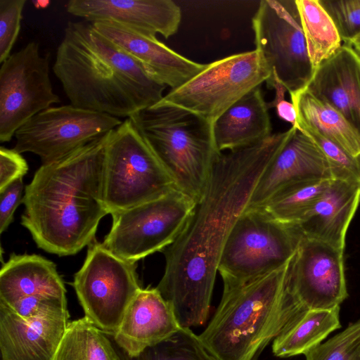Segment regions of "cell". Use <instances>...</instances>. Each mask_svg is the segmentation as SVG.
Here are the masks:
<instances>
[{
  "label": "cell",
  "mask_w": 360,
  "mask_h": 360,
  "mask_svg": "<svg viewBox=\"0 0 360 360\" xmlns=\"http://www.w3.org/2000/svg\"><path fill=\"white\" fill-rule=\"evenodd\" d=\"M28 165L20 153L14 148H0V191L17 179L23 177L28 171Z\"/></svg>",
  "instance_id": "obj_35"
},
{
  "label": "cell",
  "mask_w": 360,
  "mask_h": 360,
  "mask_svg": "<svg viewBox=\"0 0 360 360\" xmlns=\"http://www.w3.org/2000/svg\"><path fill=\"white\" fill-rule=\"evenodd\" d=\"M290 134L259 177L247 208L262 205L277 191L308 179H333L328 162L305 134L291 127Z\"/></svg>",
  "instance_id": "obj_16"
},
{
  "label": "cell",
  "mask_w": 360,
  "mask_h": 360,
  "mask_svg": "<svg viewBox=\"0 0 360 360\" xmlns=\"http://www.w3.org/2000/svg\"><path fill=\"white\" fill-rule=\"evenodd\" d=\"M122 121L71 104L50 107L30 118L14 136V149L39 156L42 164L58 160L105 136Z\"/></svg>",
  "instance_id": "obj_12"
},
{
  "label": "cell",
  "mask_w": 360,
  "mask_h": 360,
  "mask_svg": "<svg viewBox=\"0 0 360 360\" xmlns=\"http://www.w3.org/2000/svg\"><path fill=\"white\" fill-rule=\"evenodd\" d=\"M269 110L260 86L240 98L213 124L217 150L242 148L269 137L272 127Z\"/></svg>",
  "instance_id": "obj_22"
},
{
  "label": "cell",
  "mask_w": 360,
  "mask_h": 360,
  "mask_svg": "<svg viewBox=\"0 0 360 360\" xmlns=\"http://www.w3.org/2000/svg\"><path fill=\"white\" fill-rule=\"evenodd\" d=\"M290 133L288 129L255 144L221 153L185 227L162 251L165 271L156 288L173 308L181 327L206 322L227 238Z\"/></svg>",
  "instance_id": "obj_1"
},
{
  "label": "cell",
  "mask_w": 360,
  "mask_h": 360,
  "mask_svg": "<svg viewBox=\"0 0 360 360\" xmlns=\"http://www.w3.org/2000/svg\"><path fill=\"white\" fill-rule=\"evenodd\" d=\"M359 360H360V359Z\"/></svg>",
  "instance_id": "obj_39"
},
{
  "label": "cell",
  "mask_w": 360,
  "mask_h": 360,
  "mask_svg": "<svg viewBox=\"0 0 360 360\" xmlns=\"http://www.w3.org/2000/svg\"><path fill=\"white\" fill-rule=\"evenodd\" d=\"M340 307L300 312L273 340L274 356L287 358L305 354L341 328Z\"/></svg>",
  "instance_id": "obj_25"
},
{
  "label": "cell",
  "mask_w": 360,
  "mask_h": 360,
  "mask_svg": "<svg viewBox=\"0 0 360 360\" xmlns=\"http://www.w3.org/2000/svg\"><path fill=\"white\" fill-rule=\"evenodd\" d=\"M332 179H308L285 186L261 207L274 218L299 224L321 196Z\"/></svg>",
  "instance_id": "obj_27"
},
{
  "label": "cell",
  "mask_w": 360,
  "mask_h": 360,
  "mask_svg": "<svg viewBox=\"0 0 360 360\" xmlns=\"http://www.w3.org/2000/svg\"><path fill=\"white\" fill-rule=\"evenodd\" d=\"M60 102L49 76V54L36 41L11 54L0 68V141H9L30 118Z\"/></svg>",
  "instance_id": "obj_13"
},
{
  "label": "cell",
  "mask_w": 360,
  "mask_h": 360,
  "mask_svg": "<svg viewBox=\"0 0 360 360\" xmlns=\"http://www.w3.org/2000/svg\"><path fill=\"white\" fill-rule=\"evenodd\" d=\"M180 328L173 308L158 290L141 288L127 307L113 336L131 359L169 338Z\"/></svg>",
  "instance_id": "obj_19"
},
{
  "label": "cell",
  "mask_w": 360,
  "mask_h": 360,
  "mask_svg": "<svg viewBox=\"0 0 360 360\" xmlns=\"http://www.w3.org/2000/svg\"><path fill=\"white\" fill-rule=\"evenodd\" d=\"M196 203L174 189L160 198L113 212L112 226L103 244L117 256L136 263L172 245Z\"/></svg>",
  "instance_id": "obj_9"
},
{
  "label": "cell",
  "mask_w": 360,
  "mask_h": 360,
  "mask_svg": "<svg viewBox=\"0 0 360 360\" xmlns=\"http://www.w3.org/2000/svg\"><path fill=\"white\" fill-rule=\"evenodd\" d=\"M132 360H215L191 328H180L166 340L145 349Z\"/></svg>",
  "instance_id": "obj_29"
},
{
  "label": "cell",
  "mask_w": 360,
  "mask_h": 360,
  "mask_svg": "<svg viewBox=\"0 0 360 360\" xmlns=\"http://www.w3.org/2000/svg\"><path fill=\"white\" fill-rule=\"evenodd\" d=\"M91 22L99 32L137 58L160 82L171 89L181 86L206 66L180 55L155 36L111 20Z\"/></svg>",
  "instance_id": "obj_17"
},
{
  "label": "cell",
  "mask_w": 360,
  "mask_h": 360,
  "mask_svg": "<svg viewBox=\"0 0 360 360\" xmlns=\"http://www.w3.org/2000/svg\"><path fill=\"white\" fill-rule=\"evenodd\" d=\"M5 306L25 319L68 313L66 296L37 295L20 299Z\"/></svg>",
  "instance_id": "obj_34"
},
{
  "label": "cell",
  "mask_w": 360,
  "mask_h": 360,
  "mask_svg": "<svg viewBox=\"0 0 360 360\" xmlns=\"http://www.w3.org/2000/svg\"><path fill=\"white\" fill-rule=\"evenodd\" d=\"M54 360H120L106 333L85 316L70 321Z\"/></svg>",
  "instance_id": "obj_28"
},
{
  "label": "cell",
  "mask_w": 360,
  "mask_h": 360,
  "mask_svg": "<svg viewBox=\"0 0 360 360\" xmlns=\"http://www.w3.org/2000/svg\"><path fill=\"white\" fill-rule=\"evenodd\" d=\"M288 264L248 282L224 287L214 316L198 335L215 360H257L304 311L288 285Z\"/></svg>",
  "instance_id": "obj_4"
},
{
  "label": "cell",
  "mask_w": 360,
  "mask_h": 360,
  "mask_svg": "<svg viewBox=\"0 0 360 360\" xmlns=\"http://www.w3.org/2000/svg\"><path fill=\"white\" fill-rule=\"evenodd\" d=\"M255 49L278 82L292 94L306 88L313 70L295 0H262L252 18Z\"/></svg>",
  "instance_id": "obj_10"
},
{
  "label": "cell",
  "mask_w": 360,
  "mask_h": 360,
  "mask_svg": "<svg viewBox=\"0 0 360 360\" xmlns=\"http://www.w3.org/2000/svg\"><path fill=\"white\" fill-rule=\"evenodd\" d=\"M66 10L89 22L111 20L166 39L178 31L182 17L180 7L172 0H71Z\"/></svg>",
  "instance_id": "obj_15"
},
{
  "label": "cell",
  "mask_w": 360,
  "mask_h": 360,
  "mask_svg": "<svg viewBox=\"0 0 360 360\" xmlns=\"http://www.w3.org/2000/svg\"><path fill=\"white\" fill-rule=\"evenodd\" d=\"M314 71L342 46V39L319 0H295Z\"/></svg>",
  "instance_id": "obj_26"
},
{
  "label": "cell",
  "mask_w": 360,
  "mask_h": 360,
  "mask_svg": "<svg viewBox=\"0 0 360 360\" xmlns=\"http://www.w3.org/2000/svg\"><path fill=\"white\" fill-rule=\"evenodd\" d=\"M23 177L13 181L0 191V233L6 231L13 221V214L18 205L23 202Z\"/></svg>",
  "instance_id": "obj_36"
},
{
  "label": "cell",
  "mask_w": 360,
  "mask_h": 360,
  "mask_svg": "<svg viewBox=\"0 0 360 360\" xmlns=\"http://www.w3.org/2000/svg\"><path fill=\"white\" fill-rule=\"evenodd\" d=\"M26 0H0V63L11 55L18 37Z\"/></svg>",
  "instance_id": "obj_33"
},
{
  "label": "cell",
  "mask_w": 360,
  "mask_h": 360,
  "mask_svg": "<svg viewBox=\"0 0 360 360\" xmlns=\"http://www.w3.org/2000/svg\"><path fill=\"white\" fill-rule=\"evenodd\" d=\"M306 360H359L360 319L304 354Z\"/></svg>",
  "instance_id": "obj_31"
},
{
  "label": "cell",
  "mask_w": 360,
  "mask_h": 360,
  "mask_svg": "<svg viewBox=\"0 0 360 360\" xmlns=\"http://www.w3.org/2000/svg\"><path fill=\"white\" fill-rule=\"evenodd\" d=\"M129 118L172 178L176 188L198 202L221 153L215 145L213 124L187 110L160 101Z\"/></svg>",
  "instance_id": "obj_5"
},
{
  "label": "cell",
  "mask_w": 360,
  "mask_h": 360,
  "mask_svg": "<svg viewBox=\"0 0 360 360\" xmlns=\"http://www.w3.org/2000/svg\"><path fill=\"white\" fill-rule=\"evenodd\" d=\"M340 112L360 133V55L342 44L315 70L306 87Z\"/></svg>",
  "instance_id": "obj_20"
},
{
  "label": "cell",
  "mask_w": 360,
  "mask_h": 360,
  "mask_svg": "<svg viewBox=\"0 0 360 360\" xmlns=\"http://www.w3.org/2000/svg\"><path fill=\"white\" fill-rule=\"evenodd\" d=\"M333 21L343 44L360 34V0H319Z\"/></svg>",
  "instance_id": "obj_32"
},
{
  "label": "cell",
  "mask_w": 360,
  "mask_h": 360,
  "mask_svg": "<svg viewBox=\"0 0 360 360\" xmlns=\"http://www.w3.org/2000/svg\"><path fill=\"white\" fill-rule=\"evenodd\" d=\"M290 95L297 120L314 128L350 155H360V133L340 112L307 88Z\"/></svg>",
  "instance_id": "obj_24"
},
{
  "label": "cell",
  "mask_w": 360,
  "mask_h": 360,
  "mask_svg": "<svg viewBox=\"0 0 360 360\" xmlns=\"http://www.w3.org/2000/svg\"><path fill=\"white\" fill-rule=\"evenodd\" d=\"M303 237L299 224L280 221L261 207L247 208L221 255L218 272L224 287L248 282L285 266Z\"/></svg>",
  "instance_id": "obj_7"
},
{
  "label": "cell",
  "mask_w": 360,
  "mask_h": 360,
  "mask_svg": "<svg viewBox=\"0 0 360 360\" xmlns=\"http://www.w3.org/2000/svg\"><path fill=\"white\" fill-rule=\"evenodd\" d=\"M297 128L308 136L323 153L333 179L360 184V155H350L301 120H297Z\"/></svg>",
  "instance_id": "obj_30"
},
{
  "label": "cell",
  "mask_w": 360,
  "mask_h": 360,
  "mask_svg": "<svg viewBox=\"0 0 360 360\" xmlns=\"http://www.w3.org/2000/svg\"><path fill=\"white\" fill-rule=\"evenodd\" d=\"M287 281L304 310L340 307L348 297L344 250L304 236L289 262Z\"/></svg>",
  "instance_id": "obj_14"
},
{
  "label": "cell",
  "mask_w": 360,
  "mask_h": 360,
  "mask_svg": "<svg viewBox=\"0 0 360 360\" xmlns=\"http://www.w3.org/2000/svg\"><path fill=\"white\" fill-rule=\"evenodd\" d=\"M260 53L255 49L206 64L181 86L171 89L160 103L187 110L211 124L245 94L271 78Z\"/></svg>",
  "instance_id": "obj_8"
},
{
  "label": "cell",
  "mask_w": 360,
  "mask_h": 360,
  "mask_svg": "<svg viewBox=\"0 0 360 360\" xmlns=\"http://www.w3.org/2000/svg\"><path fill=\"white\" fill-rule=\"evenodd\" d=\"M352 46L360 55V34L352 41Z\"/></svg>",
  "instance_id": "obj_38"
},
{
  "label": "cell",
  "mask_w": 360,
  "mask_h": 360,
  "mask_svg": "<svg viewBox=\"0 0 360 360\" xmlns=\"http://www.w3.org/2000/svg\"><path fill=\"white\" fill-rule=\"evenodd\" d=\"M359 203V184L332 179L299 224L304 236L344 250L346 233Z\"/></svg>",
  "instance_id": "obj_21"
},
{
  "label": "cell",
  "mask_w": 360,
  "mask_h": 360,
  "mask_svg": "<svg viewBox=\"0 0 360 360\" xmlns=\"http://www.w3.org/2000/svg\"><path fill=\"white\" fill-rule=\"evenodd\" d=\"M69 313L25 319L0 304L1 360H54Z\"/></svg>",
  "instance_id": "obj_18"
},
{
  "label": "cell",
  "mask_w": 360,
  "mask_h": 360,
  "mask_svg": "<svg viewBox=\"0 0 360 360\" xmlns=\"http://www.w3.org/2000/svg\"><path fill=\"white\" fill-rule=\"evenodd\" d=\"M108 134L46 164L25 186L21 224L37 247L58 256L77 254L95 240L102 218Z\"/></svg>",
  "instance_id": "obj_2"
},
{
  "label": "cell",
  "mask_w": 360,
  "mask_h": 360,
  "mask_svg": "<svg viewBox=\"0 0 360 360\" xmlns=\"http://www.w3.org/2000/svg\"><path fill=\"white\" fill-rule=\"evenodd\" d=\"M53 71L70 104L129 118L159 102L167 86L91 22H68Z\"/></svg>",
  "instance_id": "obj_3"
},
{
  "label": "cell",
  "mask_w": 360,
  "mask_h": 360,
  "mask_svg": "<svg viewBox=\"0 0 360 360\" xmlns=\"http://www.w3.org/2000/svg\"><path fill=\"white\" fill-rule=\"evenodd\" d=\"M73 287L84 316L112 335L142 288L136 263L117 256L96 240L89 245L86 259L75 274Z\"/></svg>",
  "instance_id": "obj_11"
},
{
  "label": "cell",
  "mask_w": 360,
  "mask_h": 360,
  "mask_svg": "<svg viewBox=\"0 0 360 360\" xmlns=\"http://www.w3.org/2000/svg\"><path fill=\"white\" fill-rule=\"evenodd\" d=\"M56 264L36 254H13L0 271V303L9 305L37 295L65 296Z\"/></svg>",
  "instance_id": "obj_23"
},
{
  "label": "cell",
  "mask_w": 360,
  "mask_h": 360,
  "mask_svg": "<svg viewBox=\"0 0 360 360\" xmlns=\"http://www.w3.org/2000/svg\"><path fill=\"white\" fill-rule=\"evenodd\" d=\"M174 189L172 178L131 118L109 132L103 200L110 214L160 198Z\"/></svg>",
  "instance_id": "obj_6"
},
{
  "label": "cell",
  "mask_w": 360,
  "mask_h": 360,
  "mask_svg": "<svg viewBox=\"0 0 360 360\" xmlns=\"http://www.w3.org/2000/svg\"><path fill=\"white\" fill-rule=\"evenodd\" d=\"M270 89H275V97L271 102L268 103L269 108H274L280 119L297 128V115L294 105L285 99L286 89L278 82H274Z\"/></svg>",
  "instance_id": "obj_37"
}]
</instances>
